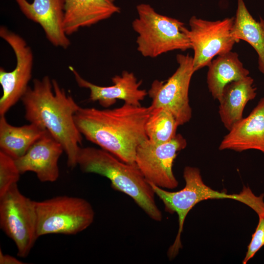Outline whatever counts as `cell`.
<instances>
[{
    "label": "cell",
    "instance_id": "cell-14",
    "mask_svg": "<svg viewBox=\"0 0 264 264\" xmlns=\"http://www.w3.org/2000/svg\"><path fill=\"white\" fill-rule=\"evenodd\" d=\"M62 145L46 132L21 157L15 160L21 174L34 173L43 182H53L59 176L58 161Z\"/></svg>",
    "mask_w": 264,
    "mask_h": 264
},
{
    "label": "cell",
    "instance_id": "cell-19",
    "mask_svg": "<svg viewBox=\"0 0 264 264\" xmlns=\"http://www.w3.org/2000/svg\"><path fill=\"white\" fill-rule=\"evenodd\" d=\"M37 125L16 127L10 124L5 115L0 116V151L14 159L23 156L45 132Z\"/></svg>",
    "mask_w": 264,
    "mask_h": 264
},
{
    "label": "cell",
    "instance_id": "cell-15",
    "mask_svg": "<svg viewBox=\"0 0 264 264\" xmlns=\"http://www.w3.org/2000/svg\"><path fill=\"white\" fill-rule=\"evenodd\" d=\"M219 149L239 152L253 149L264 154V97L246 117H243L231 128Z\"/></svg>",
    "mask_w": 264,
    "mask_h": 264
},
{
    "label": "cell",
    "instance_id": "cell-13",
    "mask_svg": "<svg viewBox=\"0 0 264 264\" xmlns=\"http://www.w3.org/2000/svg\"><path fill=\"white\" fill-rule=\"evenodd\" d=\"M27 19L39 24L54 46L67 48L70 41L64 28L65 0H15Z\"/></svg>",
    "mask_w": 264,
    "mask_h": 264
},
{
    "label": "cell",
    "instance_id": "cell-23",
    "mask_svg": "<svg viewBox=\"0 0 264 264\" xmlns=\"http://www.w3.org/2000/svg\"><path fill=\"white\" fill-rule=\"evenodd\" d=\"M258 216L259 218L258 224L248 246L245 257L242 261L243 264H246L264 245V212Z\"/></svg>",
    "mask_w": 264,
    "mask_h": 264
},
{
    "label": "cell",
    "instance_id": "cell-16",
    "mask_svg": "<svg viewBox=\"0 0 264 264\" xmlns=\"http://www.w3.org/2000/svg\"><path fill=\"white\" fill-rule=\"evenodd\" d=\"M119 12L115 0H65V32L71 35Z\"/></svg>",
    "mask_w": 264,
    "mask_h": 264
},
{
    "label": "cell",
    "instance_id": "cell-22",
    "mask_svg": "<svg viewBox=\"0 0 264 264\" xmlns=\"http://www.w3.org/2000/svg\"><path fill=\"white\" fill-rule=\"evenodd\" d=\"M21 175L15 160L0 151V197L17 184Z\"/></svg>",
    "mask_w": 264,
    "mask_h": 264
},
{
    "label": "cell",
    "instance_id": "cell-6",
    "mask_svg": "<svg viewBox=\"0 0 264 264\" xmlns=\"http://www.w3.org/2000/svg\"><path fill=\"white\" fill-rule=\"evenodd\" d=\"M35 205L39 238L49 234L76 235L88 228L94 219L92 205L81 198L59 196L36 201Z\"/></svg>",
    "mask_w": 264,
    "mask_h": 264
},
{
    "label": "cell",
    "instance_id": "cell-11",
    "mask_svg": "<svg viewBox=\"0 0 264 264\" xmlns=\"http://www.w3.org/2000/svg\"><path fill=\"white\" fill-rule=\"evenodd\" d=\"M187 145L186 139L179 133L162 144L147 139L136 150L135 163L150 183L165 189H174L178 182L173 173V163L177 153Z\"/></svg>",
    "mask_w": 264,
    "mask_h": 264
},
{
    "label": "cell",
    "instance_id": "cell-12",
    "mask_svg": "<svg viewBox=\"0 0 264 264\" xmlns=\"http://www.w3.org/2000/svg\"><path fill=\"white\" fill-rule=\"evenodd\" d=\"M69 68L78 86L89 90V100L98 102L105 108L111 106L118 99L124 101L126 104L140 106L141 102L148 95V91L140 88L142 81H138L132 72L124 70L120 75L112 77V85L102 87L83 78L73 67L69 66Z\"/></svg>",
    "mask_w": 264,
    "mask_h": 264
},
{
    "label": "cell",
    "instance_id": "cell-21",
    "mask_svg": "<svg viewBox=\"0 0 264 264\" xmlns=\"http://www.w3.org/2000/svg\"><path fill=\"white\" fill-rule=\"evenodd\" d=\"M179 126L174 116L162 108H152L145 130L148 139L156 144L169 141L176 134Z\"/></svg>",
    "mask_w": 264,
    "mask_h": 264
},
{
    "label": "cell",
    "instance_id": "cell-2",
    "mask_svg": "<svg viewBox=\"0 0 264 264\" xmlns=\"http://www.w3.org/2000/svg\"><path fill=\"white\" fill-rule=\"evenodd\" d=\"M25 114L29 123L47 131L63 146L67 166H77V156L83 135L74 115L80 107L58 81L48 76L33 80L22 97Z\"/></svg>",
    "mask_w": 264,
    "mask_h": 264
},
{
    "label": "cell",
    "instance_id": "cell-17",
    "mask_svg": "<svg viewBox=\"0 0 264 264\" xmlns=\"http://www.w3.org/2000/svg\"><path fill=\"white\" fill-rule=\"evenodd\" d=\"M257 95L254 79L250 76L228 84L224 88L220 102L219 113L225 128L229 131L243 118L247 103Z\"/></svg>",
    "mask_w": 264,
    "mask_h": 264
},
{
    "label": "cell",
    "instance_id": "cell-8",
    "mask_svg": "<svg viewBox=\"0 0 264 264\" xmlns=\"http://www.w3.org/2000/svg\"><path fill=\"white\" fill-rule=\"evenodd\" d=\"M178 66L166 81L154 80L148 91L152 109L162 108L175 117L179 126L188 122L192 110L189 104V89L195 71L193 57L179 54L176 56Z\"/></svg>",
    "mask_w": 264,
    "mask_h": 264
},
{
    "label": "cell",
    "instance_id": "cell-10",
    "mask_svg": "<svg viewBox=\"0 0 264 264\" xmlns=\"http://www.w3.org/2000/svg\"><path fill=\"white\" fill-rule=\"evenodd\" d=\"M0 37L11 47L16 59L15 68L7 71L0 68V84L2 95L0 99V116L5 115L27 91L32 78L34 55L31 47L19 34L5 26L0 27Z\"/></svg>",
    "mask_w": 264,
    "mask_h": 264
},
{
    "label": "cell",
    "instance_id": "cell-18",
    "mask_svg": "<svg viewBox=\"0 0 264 264\" xmlns=\"http://www.w3.org/2000/svg\"><path fill=\"white\" fill-rule=\"evenodd\" d=\"M208 67V88L214 99L218 101L228 84L243 79L249 74V70L240 61L238 54L231 51L217 56Z\"/></svg>",
    "mask_w": 264,
    "mask_h": 264
},
{
    "label": "cell",
    "instance_id": "cell-24",
    "mask_svg": "<svg viewBox=\"0 0 264 264\" xmlns=\"http://www.w3.org/2000/svg\"><path fill=\"white\" fill-rule=\"evenodd\" d=\"M0 264H22V261L8 254H4L0 249Z\"/></svg>",
    "mask_w": 264,
    "mask_h": 264
},
{
    "label": "cell",
    "instance_id": "cell-7",
    "mask_svg": "<svg viewBox=\"0 0 264 264\" xmlns=\"http://www.w3.org/2000/svg\"><path fill=\"white\" fill-rule=\"evenodd\" d=\"M36 201L23 195L18 184L0 197V226L15 243L17 255L26 258L39 238Z\"/></svg>",
    "mask_w": 264,
    "mask_h": 264
},
{
    "label": "cell",
    "instance_id": "cell-20",
    "mask_svg": "<svg viewBox=\"0 0 264 264\" xmlns=\"http://www.w3.org/2000/svg\"><path fill=\"white\" fill-rule=\"evenodd\" d=\"M231 34L237 43L243 40L250 44L258 55V69L264 76V20L256 21L247 9L243 0H238V6Z\"/></svg>",
    "mask_w": 264,
    "mask_h": 264
},
{
    "label": "cell",
    "instance_id": "cell-5",
    "mask_svg": "<svg viewBox=\"0 0 264 264\" xmlns=\"http://www.w3.org/2000/svg\"><path fill=\"white\" fill-rule=\"evenodd\" d=\"M132 26L137 33V50L145 57L155 58L175 50L192 49L183 22L157 13L149 4L136 6Z\"/></svg>",
    "mask_w": 264,
    "mask_h": 264
},
{
    "label": "cell",
    "instance_id": "cell-3",
    "mask_svg": "<svg viewBox=\"0 0 264 264\" xmlns=\"http://www.w3.org/2000/svg\"><path fill=\"white\" fill-rule=\"evenodd\" d=\"M77 166L83 173L107 177L113 189L131 197L151 219L162 220L154 190L135 163L125 162L101 148L87 147L79 149Z\"/></svg>",
    "mask_w": 264,
    "mask_h": 264
},
{
    "label": "cell",
    "instance_id": "cell-9",
    "mask_svg": "<svg viewBox=\"0 0 264 264\" xmlns=\"http://www.w3.org/2000/svg\"><path fill=\"white\" fill-rule=\"evenodd\" d=\"M234 19L233 17L210 21L191 17L187 33L194 51L195 72L208 66L215 56L232 50L237 43L231 34Z\"/></svg>",
    "mask_w": 264,
    "mask_h": 264
},
{
    "label": "cell",
    "instance_id": "cell-1",
    "mask_svg": "<svg viewBox=\"0 0 264 264\" xmlns=\"http://www.w3.org/2000/svg\"><path fill=\"white\" fill-rule=\"evenodd\" d=\"M152 108L124 103L112 109L80 107L74 115L79 131L88 141L128 163L148 139L145 125Z\"/></svg>",
    "mask_w": 264,
    "mask_h": 264
},
{
    "label": "cell",
    "instance_id": "cell-4",
    "mask_svg": "<svg viewBox=\"0 0 264 264\" xmlns=\"http://www.w3.org/2000/svg\"><path fill=\"white\" fill-rule=\"evenodd\" d=\"M183 177L185 181L184 187L176 192H170L150 183L155 195L163 203L165 211L170 214L176 213L178 216V232L174 242L167 252L170 260L177 255L182 247L181 235L185 220L188 213L197 204L210 199L229 198L242 202L255 210L261 202V197L255 196L248 187H244L239 194H228L213 190L204 183L200 171L196 167H185Z\"/></svg>",
    "mask_w": 264,
    "mask_h": 264
}]
</instances>
